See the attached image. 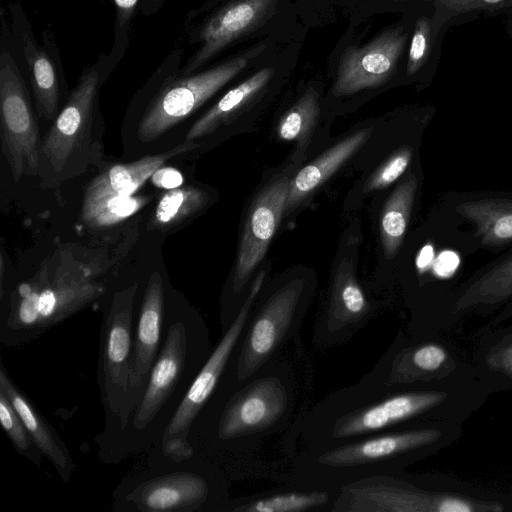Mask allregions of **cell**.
Masks as SVG:
<instances>
[{
    "mask_svg": "<svg viewBox=\"0 0 512 512\" xmlns=\"http://www.w3.org/2000/svg\"><path fill=\"white\" fill-rule=\"evenodd\" d=\"M181 469L130 480L118 488L113 510L224 512L230 499L227 474L204 456Z\"/></svg>",
    "mask_w": 512,
    "mask_h": 512,
    "instance_id": "8",
    "label": "cell"
},
{
    "mask_svg": "<svg viewBox=\"0 0 512 512\" xmlns=\"http://www.w3.org/2000/svg\"><path fill=\"white\" fill-rule=\"evenodd\" d=\"M290 180L281 177L266 186L252 202L241 236L235 270L230 283L234 308L239 313L237 297L245 291L251 275L262 261L285 212Z\"/></svg>",
    "mask_w": 512,
    "mask_h": 512,
    "instance_id": "14",
    "label": "cell"
},
{
    "mask_svg": "<svg viewBox=\"0 0 512 512\" xmlns=\"http://www.w3.org/2000/svg\"><path fill=\"white\" fill-rule=\"evenodd\" d=\"M456 210L476 225L477 236L482 245L496 247L512 241V199L484 198L465 201Z\"/></svg>",
    "mask_w": 512,
    "mask_h": 512,
    "instance_id": "23",
    "label": "cell"
},
{
    "mask_svg": "<svg viewBox=\"0 0 512 512\" xmlns=\"http://www.w3.org/2000/svg\"><path fill=\"white\" fill-rule=\"evenodd\" d=\"M0 422L2 428L12 443L14 449L33 464L40 467L42 463V452L34 443L28 433L22 419L14 409L13 405L0 391Z\"/></svg>",
    "mask_w": 512,
    "mask_h": 512,
    "instance_id": "28",
    "label": "cell"
},
{
    "mask_svg": "<svg viewBox=\"0 0 512 512\" xmlns=\"http://www.w3.org/2000/svg\"><path fill=\"white\" fill-rule=\"evenodd\" d=\"M506 363L508 366L512 367V350L507 352Z\"/></svg>",
    "mask_w": 512,
    "mask_h": 512,
    "instance_id": "37",
    "label": "cell"
},
{
    "mask_svg": "<svg viewBox=\"0 0 512 512\" xmlns=\"http://www.w3.org/2000/svg\"><path fill=\"white\" fill-rule=\"evenodd\" d=\"M376 304L357 280L352 262L344 259L337 267L325 306L313 329V343L320 349L352 340L373 319Z\"/></svg>",
    "mask_w": 512,
    "mask_h": 512,
    "instance_id": "13",
    "label": "cell"
},
{
    "mask_svg": "<svg viewBox=\"0 0 512 512\" xmlns=\"http://www.w3.org/2000/svg\"><path fill=\"white\" fill-rule=\"evenodd\" d=\"M511 295L512 252L476 279L459 299L457 307L497 303Z\"/></svg>",
    "mask_w": 512,
    "mask_h": 512,
    "instance_id": "26",
    "label": "cell"
},
{
    "mask_svg": "<svg viewBox=\"0 0 512 512\" xmlns=\"http://www.w3.org/2000/svg\"><path fill=\"white\" fill-rule=\"evenodd\" d=\"M197 146L193 141H184L162 153L106 168L86 187L81 220L93 229L109 228L126 220L146 202V198L136 196V192L153 173L168 160Z\"/></svg>",
    "mask_w": 512,
    "mask_h": 512,
    "instance_id": "11",
    "label": "cell"
},
{
    "mask_svg": "<svg viewBox=\"0 0 512 512\" xmlns=\"http://www.w3.org/2000/svg\"><path fill=\"white\" fill-rule=\"evenodd\" d=\"M273 75V68H263L229 90L211 108L194 121L187 130L184 141L195 142L228 123L266 86Z\"/></svg>",
    "mask_w": 512,
    "mask_h": 512,
    "instance_id": "22",
    "label": "cell"
},
{
    "mask_svg": "<svg viewBox=\"0 0 512 512\" xmlns=\"http://www.w3.org/2000/svg\"><path fill=\"white\" fill-rule=\"evenodd\" d=\"M297 399L296 374L284 356L237 386L219 384L194 424L201 455L227 474L290 427Z\"/></svg>",
    "mask_w": 512,
    "mask_h": 512,
    "instance_id": "1",
    "label": "cell"
},
{
    "mask_svg": "<svg viewBox=\"0 0 512 512\" xmlns=\"http://www.w3.org/2000/svg\"><path fill=\"white\" fill-rule=\"evenodd\" d=\"M46 47L40 48L33 38L23 37V51L27 62L30 81L38 116L53 122L59 113L61 97V79L63 74L58 70L56 57Z\"/></svg>",
    "mask_w": 512,
    "mask_h": 512,
    "instance_id": "21",
    "label": "cell"
},
{
    "mask_svg": "<svg viewBox=\"0 0 512 512\" xmlns=\"http://www.w3.org/2000/svg\"><path fill=\"white\" fill-rule=\"evenodd\" d=\"M309 296L307 282L300 277L281 283L263 298L258 295L220 385L237 386L277 362L301 328Z\"/></svg>",
    "mask_w": 512,
    "mask_h": 512,
    "instance_id": "5",
    "label": "cell"
},
{
    "mask_svg": "<svg viewBox=\"0 0 512 512\" xmlns=\"http://www.w3.org/2000/svg\"><path fill=\"white\" fill-rule=\"evenodd\" d=\"M278 0H234L213 14L199 32V49L188 60L184 73H192L228 45L264 23Z\"/></svg>",
    "mask_w": 512,
    "mask_h": 512,
    "instance_id": "17",
    "label": "cell"
},
{
    "mask_svg": "<svg viewBox=\"0 0 512 512\" xmlns=\"http://www.w3.org/2000/svg\"><path fill=\"white\" fill-rule=\"evenodd\" d=\"M209 328L191 307L168 304L163 341L141 400L125 429L100 457L116 463L147 450L162 434L211 351Z\"/></svg>",
    "mask_w": 512,
    "mask_h": 512,
    "instance_id": "2",
    "label": "cell"
},
{
    "mask_svg": "<svg viewBox=\"0 0 512 512\" xmlns=\"http://www.w3.org/2000/svg\"><path fill=\"white\" fill-rule=\"evenodd\" d=\"M150 179L154 186L166 190L179 187L183 183V176L178 170L164 165L159 167Z\"/></svg>",
    "mask_w": 512,
    "mask_h": 512,
    "instance_id": "32",
    "label": "cell"
},
{
    "mask_svg": "<svg viewBox=\"0 0 512 512\" xmlns=\"http://www.w3.org/2000/svg\"><path fill=\"white\" fill-rule=\"evenodd\" d=\"M433 260V248L430 245L425 246L417 258V267L424 271Z\"/></svg>",
    "mask_w": 512,
    "mask_h": 512,
    "instance_id": "36",
    "label": "cell"
},
{
    "mask_svg": "<svg viewBox=\"0 0 512 512\" xmlns=\"http://www.w3.org/2000/svg\"><path fill=\"white\" fill-rule=\"evenodd\" d=\"M413 150L409 146L402 147L379 166L366 182L365 191L385 189L397 180L407 169Z\"/></svg>",
    "mask_w": 512,
    "mask_h": 512,
    "instance_id": "30",
    "label": "cell"
},
{
    "mask_svg": "<svg viewBox=\"0 0 512 512\" xmlns=\"http://www.w3.org/2000/svg\"><path fill=\"white\" fill-rule=\"evenodd\" d=\"M432 40V23L426 17L415 23L408 53L407 74H415L426 62Z\"/></svg>",
    "mask_w": 512,
    "mask_h": 512,
    "instance_id": "31",
    "label": "cell"
},
{
    "mask_svg": "<svg viewBox=\"0 0 512 512\" xmlns=\"http://www.w3.org/2000/svg\"><path fill=\"white\" fill-rule=\"evenodd\" d=\"M402 27L384 31L361 47H348L339 62L333 86L335 96L351 95L378 87L395 73L406 46Z\"/></svg>",
    "mask_w": 512,
    "mask_h": 512,
    "instance_id": "15",
    "label": "cell"
},
{
    "mask_svg": "<svg viewBox=\"0 0 512 512\" xmlns=\"http://www.w3.org/2000/svg\"><path fill=\"white\" fill-rule=\"evenodd\" d=\"M138 288V283L134 282L115 290L103 311L97 376L105 411V428L96 440L100 455L114 443L130 418L129 389Z\"/></svg>",
    "mask_w": 512,
    "mask_h": 512,
    "instance_id": "7",
    "label": "cell"
},
{
    "mask_svg": "<svg viewBox=\"0 0 512 512\" xmlns=\"http://www.w3.org/2000/svg\"><path fill=\"white\" fill-rule=\"evenodd\" d=\"M417 191V178L410 174L391 193L380 214V237L386 259L394 258L409 224Z\"/></svg>",
    "mask_w": 512,
    "mask_h": 512,
    "instance_id": "24",
    "label": "cell"
},
{
    "mask_svg": "<svg viewBox=\"0 0 512 512\" xmlns=\"http://www.w3.org/2000/svg\"><path fill=\"white\" fill-rule=\"evenodd\" d=\"M435 6L432 23L433 35L452 17L474 10H489L503 7L512 0H433Z\"/></svg>",
    "mask_w": 512,
    "mask_h": 512,
    "instance_id": "29",
    "label": "cell"
},
{
    "mask_svg": "<svg viewBox=\"0 0 512 512\" xmlns=\"http://www.w3.org/2000/svg\"><path fill=\"white\" fill-rule=\"evenodd\" d=\"M99 74L87 68L42 139L38 175L47 184L76 177L100 156Z\"/></svg>",
    "mask_w": 512,
    "mask_h": 512,
    "instance_id": "6",
    "label": "cell"
},
{
    "mask_svg": "<svg viewBox=\"0 0 512 512\" xmlns=\"http://www.w3.org/2000/svg\"><path fill=\"white\" fill-rule=\"evenodd\" d=\"M371 129L359 130L336 143L290 180L285 212H290L326 182L367 141Z\"/></svg>",
    "mask_w": 512,
    "mask_h": 512,
    "instance_id": "20",
    "label": "cell"
},
{
    "mask_svg": "<svg viewBox=\"0 0 512 512\" xmlns=\"http://www.w3.org/2000/svg\"><path fill=\"white\" fill-rule=\"evenodd\" d=\"M98 275L83 264L39 270L1 300L0 343L25 345L106 296Z\"/></svg>",
    "mask_w": 512,
    "mask_h": 512,
    "instance_id": "4",
    "label": "cell"
},
{
    "mask_svg": "<svg viewBox=\"0 0 512 512\" xmlns=\"http://www.w3.org/2000/svg\"><path fill=\"white\" fill-rule=\"evenodd\" d=\"M1 150L15 182L39 171L42 140L31 98L12 55L0 54Z\"/></svg>",
    "mask_w": 512,
    "mask_h": 512,
    "instance_id": "12",
    "label": "cell"
},
{
    "mask_svg": "<svg viewBox=\"0 0 512 512\" xmlns=\"http://www.w3.org/2000/svg\"><path fill=\"white\" fill-rule=\"evenodd\" d=\"M340 489L285 485L230 498L224 512H333Z\"/></svg>",
    "mask_w": 512,
    "mask_h": 512,
    "instance_id": "19",
    "label": "cell"
},
{
    "mask_svg": "<svg viewBox=\"0 0 512 512\" xmlns=\"http://www.w3.org/2000/svg\"><path fill=\"white\" fill-rule=\"evenodd\" d=\"M473 510L475 508L470 502L459 498L441 497L438 503V512H469Z\"/></svg>",
    "mask_w": 512,
    "mask_h": 512,
    "instance_id": "34",
    "label": "cell"
},
{
    "mask_svg": "<svg viewBox=\"0 0 512 512\" xmlns=\"http://www.w3.org/2000/svg\"><path fill=\"white\" fill-rule=\"evenodd\" d=\"M0 391L9 399L43 456L49 459L64 483L76 470L73 457L57 431L34 402L15 384L0 359Z\"/></svg>",
    "mask_w": 512,
    "mask_h": 512,
    "instance_id": "18",
    "label": "cell"
},
{
    "mask_svg": "<svg viewBox=\"0 0 512 512\" xmlns=\"http://www.w3.org/2000/svg\"><path fill=\"white\" fill-rule=\"evenodd\" d=\"M116 5L117 24L122 27L130 19L138 0H113Z\"/></svg>",
    "mask_w": 512,
    "mask_h": 512,
    "instance_id": "35",
    "label": "cell"
},
{
    "mask_svg": "<svg viewBox=\"0 0 512 512\" xmlns=\"http://www.w3.org/2000/svg\"><path fill=\"white\" fill-rule=\"evenodd\" d=\"M166 300L163 278L155 271L147 280L135 321L129 389L130 417L143 396L151 368L161 348Z\"/></svg>",
    "mask_w": 512,
    "mask_h": 512,
    "instance_id": "16",
    "label": "cell"
},
{
    "mask_svg": "<svg viewBox=\"0 0 512 512\" xmlns=\"http://www.w3.org/2000/svg\"><path fill=\"white\" fill-rule=\"evenodd\" d=\"M319 112L318 93L309 88L281 118L278 136L284 141H298L300 144L316 126Z\"/></svg>",
    "mask_w": 512,
    "mask_h": 512,
    "instance_id": "27",
    "label": "cell"
},
{
    "mask_svg": "<svg viewBox=\"0 0 512 512\" xmlns=\"http://www.w3.org/2000/svg\"><path fill=\"white\" fill-rule=\"evenodd\" d=\"M264 48V45L254 47L207 70L184 73L167 81L139 117L135 128L136 140L150 144L176 129L241 73Z\"/></svg>",
    "mask_w": 512,
    "mask_h": 512,
    "instance_id": "10",
    "label": "cell"
},
{
    "mask_svg": "<svg viewBox=\"0 0 512 512\" xmlns=\"http://www.w3.org/2000/svg\"><path fill=\"white\" fill-rule=\"evenodd\" d=\"M440 437L438 429L407 427L329 448H303L277 480L285 485L340 489L365 478L397 474Z\"/></svg>",
    "mask_w": 512,
    "mask_h": 512,
    "instance_id": "3",
    "label": "cell"
},
{
    "mask_svg": "<svg viewBox=\"0 0 512 512\" xmlns=\"http://www.w3.org/2000/svg\"><path fill=\"white\" fill-rule=\"evenodd\" d=\"M457 265V255L452 251H444L436 258L433 269L438 276L444 277L452 274Z\"/></svg>",
    "mask_w": 512,
    "mask_h": 512,
    "instance_id": "33",
    "label": "cell"
},
{
    "mask_svg": "<svg viewBox=\"0 0 512 512\" xmlns=\"http://www.w3.org/2000/svg\"><path fill=\"white\" fill-rule=\"evenodd\" d=\"M264 279L265 271H261L255 277L235 320L222 332L220 340L166 426L159 441L160 451L171 463L188 461L196 454L190 442L192 428L221 382L251 309L263 287Z\"/></svg>",
    "mask_w": 512,
    "mask_h": 512,
    "instance_id": "9",
    "label": "cell"
},
{
    "mask_svg": "<svg viewBox=\"0 0 512 512\" xmlns=\"http://www.w3.org/2000/svg\"><path fill=\"white\" fill-rule=\"evenodd\" d=\"M208 199V193L194 185L167 190L154 208L149 229L168 231L184 224L206 206Z\"/></svg>",
    "mask_w": 512,
    "mask_h": 512,
    "instance_id": "25",
    "label": "cell"
}]
</instances>
